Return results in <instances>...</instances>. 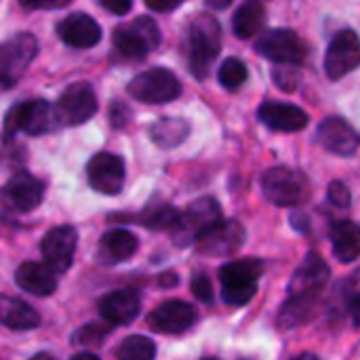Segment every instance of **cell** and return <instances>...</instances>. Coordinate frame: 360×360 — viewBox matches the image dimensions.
<instances>
[{
  "instance_id": "cell-3",
  "label": "cell",
  "mask_w": 360,
  "mask_h": 360,
  "mask_svg": "<svg viewBox=\"0 0 360 360\" xmlns=\"http://www.w3.org/2000/svg\"><path fill=\"white\" fill-rule=\"evenodd\" d=\"M158 42L160 32L152 17H137L114 30V51L122 59H143Z\"/></svg>"
},
{
  "instance_id": "cell-30",
  "label": "cell",
  "mask_w": 360,
  "mask_h": 360,
  "mask_svg": "<svg viewBox=\"0 0 360 360\" xmlns=\"http://www.w3.org/2000/svg\"><path fill=\"white\" fill-rule=\"evenodd\" d=\"M245 80H247V65L240 59L230 57L219 65V82H221V86L234 91V89L243 86Z\"/></svg>"
},
{
  "instance_id": "cell-41",
  "label": "cell",
  "mask_w": 360,
  "mask_h": 360,
  "mask_svg": "<svg viewBox=\"0 0 360 360\" xmlns=\"http://www.w3.org/2000/svg\"><path fill=\"white\" fill-rule=\"evenodd\" d=\"M72 360H99L95 354H76Z\"/></svg>"
},
{
  "instance_id": "cell-43",
  "label": "cell",
  "mask_w": 360,
  "mask_h": 360,
  "mask_svg": "<svg viewBox=\"0 0 360 360\" xmlns=\"http://www.w3.org/2000/svg\"><path fill=\"white\" fill-rule=\"evenodd\" d=\"M295 360H319V356H314V354H302V356H297Z\"/></svg>"
},
{
  "instance_id": "cell-10",
  "label": "cell",
  "mask_w": 360,
  "mask_h": 360,
  "mask_svg": "<svg viewBox=\"0 0 360 360\" xmlns=\"http://www.w3.org/2000/svg\"><path fill=\"white\" fill-rule=\"evenodd\" d=\"M264 194L270 202L278 207H295L306 196V179L293 169L287 167H274L266 171L264 179Z\"/></svg>"
},
{
  "instance_id": "cell-6",
  "label": "cell",
  "mask_w": 360,
  "mask_h": 360,
  "mask_svg": "<svg viewBox=\"0 0 360 360\" xmlns=\"http://www.w3.org/2000/svg\"><path fill=\"white\" fill-rule=\"evenodd\" d=\"M219 221H221L219 205L213 198H198L186 209L184 215H179V221L173 228V240L179 247L198 243V238Z\"/></svg>"
},
{
  "instance_id": "cell-29",
  "label": "cell",
  "mask_w": 360,
  "mask_h": 360,
  "mask_svg": "<svg viewBox=\"0 0 360 360\" xmlns=\"http://www.w3.org/2000/svg\"><path fill=\"white\" fill-rule=\"evenodd\" d=\"M143 224L146 228H152V230H173L179 221V213L169 207V205H162V207H150L146 213H143Z\"/></svg>"
},
{
  "instance_id": "cell-23",
  "label": "cell",
  "mask_w": 360,
  "mask_h": 360,
  "mask_svg": "<svg viewBox=\"0 0 360 360\" xmlns=\"http://www.w3.org/2000/svg\"><path fill=\"white\" fill-rule=\"evenodd\" d=\"M137 251V238L129 230H110L99 240V259L105 264H118L129 259Z\"/></svg>"
},
{
  "instance_id": "cell-4",
  "label": "cell",
  "mask_w": 360,
  "mask_h": 360,
  "mask_svg": "<svg viewBox=\"0 0 360 360\" xmlns=\"http://www.w3.org/2000/svg\"><path fill=\"white\" fill-rule=\"evenodd\" d=\"M55 127H59L55 108H51L44 99H30L11 108L4 122V133L6 139L17 131H23L27 135H44Z\"/></svg>"
},
{
  "instance_id": "cell-36",
  "label": "cell",
  "mask_w": 360,
  "mask_h": 360,
  "mask_svg": "<svg viewBox=\"0 0 360 360\" xmlns=\"http://www.w3.org/2000/svg\"><path fill=\"white\" fill-rule=\"evenodd\" d=\"M127 118H129V110H127V108H124L122 103H112V112H110V120H112V127H116V129L124 127Z\"/></svg>"
},
{
  "instance_id": "cell-42",
  "label": "cell",
  "mask_w": 360,
  "mask_h": 360,
  "mask_svg": "<svg viewBox=\"0 0 360 360\" xmlns=\"http://www.w3.org/2000/svg\"><path fill=\"white\" fill-rule=\"evenodd\" d=\"M30 360H57V359H53L51 354H44V352H42V354H36V356H32Z\"/></svg>"
},
{
  "instance_id": "cell-12",
  "label": "cell",
  "mask_w": 360,
  "mask_h": 360,
  "mask_svg": "<svg viewBox=\"0 0 360 360\" xmlns=\"http://www.w3.org/2000/svg\"><path fill=\"white\" fill-rule=\"evenodd\" d=\"M360 65V38L356 32L352 30H344L340 32L325 55V70L327 76L338 80L344 78L346 74H350L352 70H356Z\"/></svg>"
},
{
  "instance_id": "cell-38",
  "label": "cell",
  "mask_w": 360,
  "mask_h": 360,
  "mask_svg": "<svg viewBox=\"0 0 360 360\" xmlns=\"http://www.w3.org/2000/svg\"><path fill=\"white\" fill-rule=\"evenodd\" d=\"M181 0H146V6L152 8V11H158V13H165V11H171L179 4Z\"/></svg>"
},
{
  "instance_id": "cell-5",
  "label": "cell",
  "mask_w": 360,
  "mask_h": 360,
  "mask_svg": "<svg viewBox=\"0 0 360 360\" xmlns=\"http://www.w3.org/2000/svg\"><path fill=\"white\" fill-rule=\"evenodd\" d=\"M129 95L143 103H169L181 95V82L177 76L165 68H152L137 74L129 86Z\"/></svg>"
},
{
  "instance_id": "cell-1",
  "label": "cell",
  "mask_w": 360,
  "mask_h": 360,
  "mask_svg": "<svg viewBox=\"0 0 360 360\" xmlns=\"http://www.w3.org/2000/svg\"><path fill=\"white\" fill-rule=\"evenodd\" d=\"M221 51V27L211 15H198L188 30V61L194 78L209 76L213 61Z\"/></svg>"
},
{
  "instance_id": "cell-31",
  "label": "cell",
  "mask_w": 360,
  "mask_h": 360,
  "mask_svg": "<svg viewBox=\"0 0 360 360\" xmlns=\"http://www.w3.org/2000/svg\"><path fill=\"white\" fill-rule=\"evenodd\" d=\"M110 331H112L110 325H86V327H80L72 340L78 346H99L110 335Z\"/></svg>"
},
{
  "instance_id": "cell-7",
  "label": "cell",
  "mask_w": 360,
  "mask_h": 360,
  "mask_svg": "<svg viewBox=\"0 0 360 360\" xmlns=\"http://www.w3.org/2000/svg\"><path fill=\"white\" fill-rule=\"evenodd\" d=\"M257 53L278 65H297L306 59L308 51L304 40L291 30H268L257 38Z\"/></svg>"
},
{
  "instance_id": "cell-27",
  "label": "cell",
  "mask_w": 360,
  "mask_h": 360,
  "mask_svg": "<svg viewBox=\"0 0 360 360\" xmlns=\"http://www.w3.org/2000/svg\"><path fill=\"white\" fill-rule=\"evenodd\" d=\"M188 122L184 118H160L152 124L150 135L160 148H177L188 137Z\"/></svg>"
},
{
  "instance_id": "cell-33",
  "label": "cell",
  "mask_w": 360,
  "mask_h": 360,
  "mask_svg": "<svg viewBox=\"0 0 360 360\" xmlns=\"http://www.w3.org/2000/svg\"><path fill=\"white\" fill-rule=\"evenodd\" d=\"M274 80H276V84H278L283 91H293V89L297 86L300 76H297V72L293 70V65H278V68L274 70Z\"/></svg>"
},
{
  "instance_id": "cell-16",
  "label": "cell",
  "mask_w": 360,
  "mask_h": 360,
  "mask_svg": "<svg viewBox=\"0 0 360 360\" xmlns=\"http://www.w3.org/2000/svg\"><path fill=\"white\" fill-rule=\"evenodd\" d=\"M194 323H196V310L190 304L179 302V300H173V302H167V304L158 306L148 316V325L152 327V331L165 333V335L184 333Z\"/></svg>"
},
{
  "instance_id": "cell-34",
  "label": "cell",
  "mask_w": 360,
  "mask_h": 360,
  "mask_svg": "<svg viewBox=\"0 0 360 360\" xmlns=\"http://www.w3.org/2000/svg\"><path fill=\"white\" fill-rule=\"evenodd\" d=\"M192 293L196 295V300H200L205 304L213 302V285L207 274H196L192 278Z\"/></svg>"
},
{
  "instance_id": "cell-19",
  "label": "cell",
  "mask_w": 360,
  "mask_h": 360,
  "mask_svg": "<svg viewBox=\"0 0 360 360\" xmlns=\"http://www.w3.org/2000/svg\"><path fill=\"white\" fill-rule=\"evenodd\" d=\"M57 34L68 46H74V49H91L101 40L99 23L84 13H74L65 17L57 25Z\"/></svg>"
},
{
  "instance_id": "cell-8",
  "label": "cell",
  "mask_w": 360,
  "mask_h": 360,
  "mask_svg": "<svg viewBox=\"0 0 360 360\" xmlns=\"http://www.w3.org/2000/svg\"><path fill=\"white\" fill-rule=\"evenodd\" d=\"M36 53H38V40L32 34H17L2 44L0 78L4 89H11L23 76Z\"/></svg>"
},
{
  "instance_id": "cell-17",
  "label": "cell",
  "mask_w": 360,
  "mask_h": 360,
  "mask_svg": "<svg viewBox=\"0 0 360 360\" xmlns=\"http://www.w3.org/2000/svg\"><path fill=\"white\" fill-rule=\"evenodd\" d=\"M319 141L325 150L338 156H352L360 146V135L344 118L331 116L319 127Z\"/></svg>"
},
{
  "instance_id": "cell-25",
  "label": "cell",
  "mask_w": 360,
  "mask_h": 360,
  "mask_svg": "<svg viewBox=\"0 0 360 360\" xmlns=\"http://www.w3.org/2000/svg\"><path fill=\"white\" fill-rule=\"evenodd\" d=\"M0 319L2 325L8 329H17V331H27V329H36L40 325V316L38 312L17 300V297H2V306H0Z\"/></svg>"
},
{
  "instance_id": "cell-26",
  "label": "cell",
  "mask_w": 360,
  "mask_h": 360,
  "mask_svg": "<svg viewBox=\"0 0 360 360\" xmlns=\"http://www.w3.org/2000/svg\"><path fill=\"white\" fill-rule=\"evenodd\" d=\"M264 23H266V8L262 0H245L232 19V27L238 38H253L255 34L262 32Z\"/></svg>"
},
{
  "instance_id": "cell-14",
  "label": "cell",
  "mask_w": 360,
  "mask_h": 360,
  "mask_svg": "<svg viewBox=\"0 0 360 360\" xmlns=\"http://www.w3.org/2000/svg\"><path fill=\"white\" fill-rule=\"evenodd\" d=\"M78 234L72 226H57L49 230L40 243V251L44 257V264L55 270L57 274L65 272L72 266L74 253H76Z\"/></svg>"
},
{
  "instance_id": "cell-9",
  "label": "cell",
  "mask_w": 360,
  "mask_h": 360,
  "mask_svg": "<svg viewBox=\"0 0 360 360\" xmlns=\"http://www.w3.org/2000/svg\"><path fill=\"white\" fill-rule=\"evenodd\" d=\"M55 112L59 124L68 127H76L91 120L93 114L97 112V97L93 86L89 82H74L61 93Z\"/></svg>"
},
{
  "instance_id": "cell-32",
  "label": "cell",
  "mask_w": 360,
  "mask_h": 360,
  "mask_svg": "<svg viewBox=\"0 0 360 360\" xmlns=\"http://www.w3.org/2000/svg\"><path fill=\"white\" fill-rule=\"evenodd\" d=\"M327 198H329V202L335 209H348L350 202H352L350 190H348V186L344 181H331L329 192H327Z\"/></svg>"
},
{
  "instance_id": "cell-44",
  "label": "cell",
  "mask_w": 360,
  "mask_h": 360,
  "mask_svg": "<svg viewBox=\"0 0 360 360\" xmlns=\"http://www.w3.org/2000/svg\"><path fill=\"white\" fill-rule=\"evenodd\" d=\"M205 360H217V359H205Z\"/></svg>"
},
{
  "instance_id": "cell-22",
  "label": "cell",
  "mask_w": 360,
  "mask_h": 360,
  "mask_svg": "<svg viewBox=\"0 0 360 360\" xmlns=\"http://www.w3.org/2000/svg\"><path fill=\"white\" fill-rule=\"evenodd\" d=\"M57 272L51 270L46 264H34V262H25L17 268L15 272V283L38 297H46L57 289Z\"/></svg>"
},
{
  "instance_id": "cell-15",
  "label": "cell",
  "mask_w": 360,
  "mask_h": 360,
  "mask_svg": "<svg viewBox=\"0 0 360 360\" xmlns=\"http://www.w3.org/2000/svg\"><path fill=\"white\" fill-rule=\"evenodd\" d=\"M245 228L238 221H219L215 224L209 232H205L198 238V251L205 255H215V257H226L236 253L243 243H245Z\"/></svg>"
},
{
  "instance_id": "cell-2",
  "label": "cell",
  "mask_w": 360,
  "mask_h": 360,
  "mask_svg": "<svg viewBox=\"0 0 360 360\" xmlns=\"http://www.w3.org/2000/svg\"><path fill=\"white\" fill-rule=\"evenodd\" d=\"M264 264L259 259H238L230 262L219 270L221 297L230 306H245L253 300L257 291Z\"/></svg>"
},
{
  "instance_id": "cell-24",
  "label": "cell",
  "mask_w": 360,
  "mask_h": 360,
  "mask_svg": "<svg viewBox=\"0 0 360 360\" xmlns=\"http://www.w3.org/2000/svg\"><path fill=\"white\" fill-rule=\"evenodd\" d=\"M333 253L340 262L350 264L360 257V226L354 221H340L331 228Z\"/></svg>"
},
{
  "instance_id": "cell-21",
  "label": "cell",
  "mask_w": 360,
  "mask_h": 360,
  "mask_svg": "<svg viewBox=\"0 0 360 360\" xmlns=\"http://www.w3.org/2000/svg\"><path fill=\"white\" fill-rule=\"evenodd\" d=\"M259 120L270 127L272 131H302L308 124V114L291 103H278V101H266L259 108Z\"/></svg>"
},
{
  "instance_id": "cell-13",
  "label": "cell",
  "mask_w": 360,
  "mask_h": 360,
  "mask_svg": "<svg viewBox=\"0 0 360 360\" xmlns=\"http://www.w3.org/2000/svg\"><path fill=\"white\" fill-rule=\"evenodd\" d=\"M86 177L93 190L114 196L124 186V162L120 156L110 152L95 154L86 165Z\"/></svg>"
},
{
  "instance_id": "cell-40",
  "label": "cell",
  "mask_w": 360,
  "mask_h": 360,
  "mask_svg": "<svg viewBox=\"0 0 360 360\" xmlns=\"http://www.w3.org/2000/svg\"><path fill=\"white\" fill-rule=\"evenodd\" d=\"M207 2H209V6H211V8L221 11V8H228L234 0H207Z\"/></svg>"
},
{
  "instance_id": "cell-18",
  "label": "cell",
  "mask_w": 360,
  "mask_h": 360,
  "mask_svg": "<svg viewBox=\"0 0 360 360\" xmlns=\"http://www.w3.org/2000/svg\"><path fill=\"white\" fill-rule=\"evenodd\" d=\"M44 184L30 173H17L4 186V202L19 213H27L42 202Z\"/></svg>"
},
{
  "instance_id": "cell-35",
  "label": "cell",
  "mask_w": 360,
  "mask_h": 360,
  "mask_svg": "<svg viewBox=\"0 0 360 360\" xmlns=\"http://www.w3.org/2000/svg\"><path fill=\"white\" fill-rule=\"evenodd\" d=\"M25 8H63L72 0H19Z\"/></svg>"
},
{
  "instance_id": "cell-37",
  "label": "cell",
  "mask_w": 360,
  "mask_h": 360,
  "mask_svg": "<svg viewBox=\"0 0 360 360\" xmlns=\"http://www.w3.org/2000/svg\"><path fill=\"white\" fill-rule=\"evenodd\" d=\"M99 2L114 15H127L133 4V0H99Z\"/></svg>"
},
{
  "instance_id": "cell-28",
  "label": "cell",
  "mask_w": 360,
  "mask_h": 360,
  "mask_svg": "<svg viewBox=\"0 0 360 360\" xmlns=\"http://www.w3.org/2000/svg\"><path fill=\"white\" fill-rule=\"evenodd\" d=\"M118 360H154L156 346L152 340L143 335H131L127 338L118 348Z\"/></svg>"
},
{
  "instance_id": "cell-20",
  "label": "cell",
  "mask_w": 360,
  "mask_h": 360,
  "mask_svg": "<svg viewBox=\"0 0 360 360\" xmlns=\"http://www.w3.org/2000/svg\"><path fill=\"white\" fill-rule=\"evenodd\" d=\"M141 308L139 295L131 289H118L101 297L99 314L108 325H129L137 319Z\"/></svg>"
},
{
  "instance_id": "cell-39",
  "label": "cell",
  "mask_w": 360,
  "mask_h": 360,
  "mask_svg": "<svg viewBox=\"0 0 360 360\" xmlns=\"http://www.w3.org/2000/svg\"><path fill=\"white\" fill-rule=\"evenodd\" d=\"M350 310H352L354 325H356V327H360V295H356V297L352 300V306H350Z\"/></svg>"
},
{
  "instance_id": "cell-11",
  "label": "cell",
  "mask_w": 360,
  "mask_h": 360,
  "mask_svg": "<svg viewBox=\"0 0 360 360\" xmlns=\"http://www.w3.org/2000/svg\"><path fill=\"white\" fill-rule=\"evenodd\" d=\"M329 281V266L316 253H308L304 264L295 270L289 283V300L300 302H316L319 293L325 289Z\"/></svg>"
}]
</instances>
